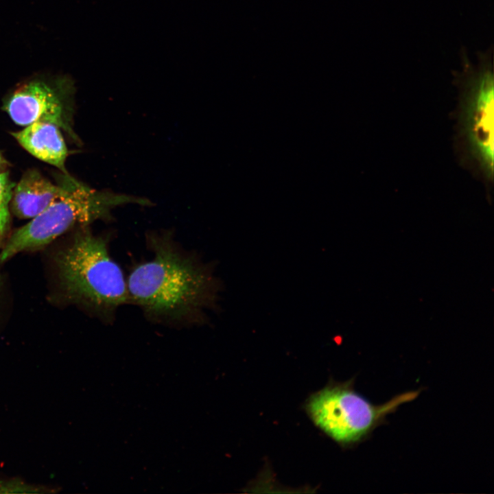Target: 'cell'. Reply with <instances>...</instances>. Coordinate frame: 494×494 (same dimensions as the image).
Masks as SVG:
<instances>
[{"label": "cell", "mask_w": 494, "mask_h": 494, "mask_svg": "<svg viewBox=\"0 0 494 494\" xmlns=\"http://www.w3.org/2000/svg\"><path fill=\"white\" fill-rule=\"evenodd\" d=\"M146 243L153 257L132 269L126 280L130 303L156 324H205L222 287L213 264L185 250L169 231L148 232Z\"/></svg>", "instance_id": "obj_1"}, {"label": "cell", "mask_w": 494, "mask_h": 494, "mask_svg": "<svg viewBox=\"0 0 494 494\" xmlns=\"http://www.w3.org/2000/svg\"><path fill=\"white\" fill-rule=\"evenodd\" d=\"M109 238L83 227L57 257L67 295L105 324H111L118 309L130 303L127 281L109 252Z\"/></svg>", "instance_id": "obj_2"}, {"label": "cell", "mask_w": 494, "mask_h": 494, "mask_svg": "<svg viewBox=\"0 0 494 494\" xmlns=\"http://www.w3.org/2000/svg\"><path fill=\"white\" fill-rule=\"evenodd\" d=\"M461 71H453L459 92L456 147L460 161L483 181L487 191L493 180V47L478 51L477 64L460 49Z\"/></svg>", "instance_id": "obj_3"}, {"label": "cell", "mask_w": 494, "mask_h": 494, "mask_svg": "<svg viewBox=\"0 0 494 494\" xmlns=\"http://www.w3.org/2000/svg\"><path fill=\"white\" fill-rule=\"evenodd\" d=\"M64 193L25 225L16 230L4 243L0 252V263L14 255L40 248L71 228L113 220V210L134 204L150 206L149 199L89 187L64 174Z\"/></svg>", "instance_id": "obj_4"}, {"label": "cell", "mask_w": 494, "mask_h": 494, "mask_svg": "<svg viewBox=\"0 0 494 494\" xmlns=\"http://www.w3.org/2000/svg\"><path fill=\"white\" fill-rule=\"evenodd\" d=\"M421 390L405 392L381 405L371 403L355 392L353 380L328 386L314 394L307 410L314 423L336 442L344 445L366 439L388 414L412 401Z\"/></svg>", "instance_id": "obj_5"}, {"label": "cell", "mask_w": 494, "mask_h": 494, "mask_svg": "<svg viewBox=\"0 0 494 494\" xmlns=\"http://www.w3.org/2000/svg\"><path fill=\"white\" fill-rule=\"evenodd\" d=\"M47 80L36 78L19 86L5 104V110L16 124L48 122L66 131L78 141L62 91Z\"/></svg>", "instance_id": "obj_6"}, {"label": "cell", "mask_w": 494, "mask_h": 494, "mask_svg": "<svg viewBox=\"0 0 494 494\" xmlns=\"http://www.w3.org/2000/svg\"><path fill=\"white\" fill-rule=\"evenodd\" d=\"M66 184L58 186L36 169L27 171L14 187L12 209L22 219H32L58 199L65 191Z\"/></svg>", "instance_id": "obj_7"}, {"label": "cell", "mask_w": 494, "mask_h": 494, "mask_svg": "<svg viewBox=\"0 0 494 494\" xmlns=\"http://www.w3.org/2000/svg\"><path fill=\"white\" fill-rule=\"evenodd\" d=\"M12 135L32 155L69 174L65 167L68 149L58 126L34 122Z\"/></svg>", "instance_id": "obj_8"}, {"label": "cell", "mask_w": 494, "mask_h": 494, "mask_svg": "<svg viewBox=\"0 0 494 494\" xmlns=\"http://www.w3.org/2000/svg\"><path fill=\"white\" fill-rule=\"evenodd\" d=\"M14 184L10 180L8 173L0 172V247L3 246L9 231L10 205Z\"/></svg>", "instance_id": "obj_9"}, {"label": "cell", "mask_w": 494, "mask_h": 494, "mask_svg": "<svg viewBox=\"0 0 494 494\" xmlns=\"http://www.w3.org/2000/svg\"><path fill=\"white\" fill-rule=\"evenodd\" d=\"M1 162H2V158H1V154H0V165H1Z\"/></svg>", "instance_id": "obj_10"}]
</instances>
